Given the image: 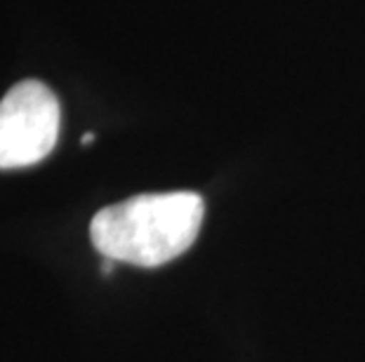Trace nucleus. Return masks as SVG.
Listing matches in <instances>:
<instances>
[{"instance_id":"1","label":"nucleus","mask_w":365,"mask_h":362,"mask_svg":"<svg viewBox=\"0 0 365 362\" xmlns=\"http://www.w3.org/2000/svg\"><path fill=\"white\" fill-rule=\"evenodd\" d=\"M205 203L193 191L144 193L108 205L90 223V240L104 259L156 268L191 247Z\"/></svg>"},{"instance_id":"2","label":"nucleus","mask_w":365,"mask_h":362,"mask_svg":"<svg viewBox=\"0 0 365 362\" xmlns=\"http://www.w3.org/2000/svg\"><path fill=\"white\" fill-rule=\"evenodd\" d=\"M57 95L41 80H21L0 99V169L41 163L59 139Z\"/></svg>"},{"instance_id":"3","label":"nucleus","mask_w":365,"mask_h":362,"mask_svg":"<svg viewBox=\"0 0 365 362\" xmlns=\"http://www.w3.org/2000/svg\"><path fill=\"white\" fill-rule=\"evenodd\" d=\"M92 137H95V134H85V137H83V144H90V142H92Z\"/></svg>"}]
</instances>
